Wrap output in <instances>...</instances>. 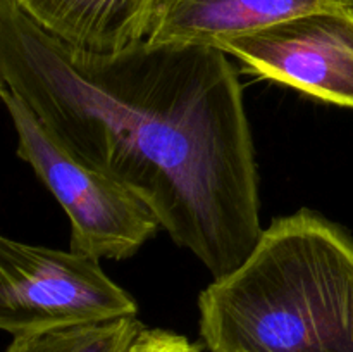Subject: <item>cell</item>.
Segmentation results:
<instances>
[{"mask_svg":"<svg viewBox=\"0 0 353 352\" xmlns=\"http://www.w3.org/2000/svg\"><path fill=\"white\" fill-rule=\"evenodd\" d=\"M0 97L17 135V157L31 166L68 216L71 251L123 261L155 237L161 224L137 195L65 150L7 86L0 85Z\"/></svg>","mask_w":353,"mask_h":352,"instance_id":"obj_3","label":"cell"},{"mask_svg":"<svg viewBox=\"0 0 353 352\" xmlns=\"http://www.w3.org/2000/svg\"><path fill=\"white\" fill-rule=\"evenodd\" d=\"M143 323L133 317L12 337L6 352H126Z\"/></svg>","mask_w":353,"mask_h":352,"instance_id":"obj_8","label":"cell"},{"mask_svg":"<svg viewBox=\"0 0 353 352\" xmlns=\"http://www.w3.org/2000/svg\"><path fill=\"white\" fill-rule=\"evenodd\" d=\"M340 7L333 0H152L150 45L216 47L279 21Z\"/></svg>","mask_w":353,"mask_h":352,"instance_id":"obj_6","label":"cell"},{"mask_svg":"<svg viewBox=\"0 0 353 352\" xmlns=\"http://www.w3.org/2000/svg\"><path fill=\"white\" fill-rule=\"evenodd\" d=\"M334 3H338L340 7H343V9L350 10V12H353V0H333Z\"/></svg>","mask_w":353,"mask_h":352,"instance_id":"obj_10","label":"cell"},{"mask_svg":"<svg viewBox=\"0 0 353 352\" xmlns=\"http://www.w3.org/2000/svg\"><path fill=\"white\" fill-rule=\"evenodd\" d=\"M247 71L303 95L353 109V12L312 10L219 47Z\"/></svg>","mask_w":353,"mask_h":352,"instance_id":"obj_5","label":"cell"},{"mask_svg":"<svg viewBox=\"0 0 353 352\" xmlns=\"http://www.w3.org/2000/svg\"><path fill=\"white\" fill-rule=\"evenodd\" d=\"M38 26L93 54H119L145 40L152 0H14Z\"/></svg>","mask_w":353,"mask_h":352,"instance_id":"obj_7","label":"cell"},{"mask_svg":"<svg viewBox=\"0 0 353 352\" xmlns=\"http://www.w3.org/2000/svg\"><path fill=\"white\" fill-rule=\"evenodd\" d=\"M0 85L76 159L137 195L214 280L261 238V193L243 88L228 54L140 41L79 50L0 0Z\"/></svg>","mask_w":353,"mask_h":352,"instance_id":"obj_1","label":"cell"},{"mask_svg":"<svg viewBox=\"0 0 353 352\" xmlns=\"http://www.w3.org/2000/svg\"><path fill=\"white\" fill-rule=\"evenodd\" d=\"M133 347L137 352H200L199 345L192 344L183 335L147 326L134 338Z\"/></svg>","mask_w":353,"mask_h":352,"instance_id":"obj_9","label":"cell"},{"mask_svg":"<svg viewBox=\"0 0 353 352\" xmlns=\"http://www.w3.org/2000/svg\"><path fill=\"white\" fill-rule=\"evenodd\" d=\"M126 352H137V351H134V347H133V344H131L130 345V349H128V351Z\"/></svg>","mask_w":353,"mask_h":352,"instance_id":"obj_11","label":"cell"},{"mask_svg":"<svg viewBox=\"0 0 353 352\" xmlns=\"http://www.w3.org/2000/svg\"><path fill=\"white\" fill-rule=\"evenodd\" d=\"M209 352H353V238L312 209L264 228L199 295Z\"/></svg>","mask_w":353,"mask_h":352,"instance_id":"obj_2","label":"cell"},{"mask_svg":"<svg viewBox=\"0 0 353 352\" xmlns=\"http://www.w3.org/2000/svg\"><path fill=\"white\" fill-rule=\"evenodd\" d=\"M138 304L100 259L0 238V328L12 337L133 317Z\"/></svg>","mask_w":353,"mask_h":352,"instance_id":"obj_4","label":"cell"}]
</instances>
